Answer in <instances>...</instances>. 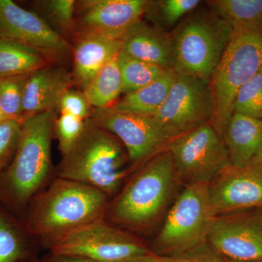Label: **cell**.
I'll list each match as a JSON object with an SVG mask.
<instances>
[{"label":"cell","mask_w":262,"mask_h":262,"mask_svg":"<svg viewBox=\"0 0 262 262\" xmlns=\"http://www.w3.org/2000/svg\"><path fill=\"white\" fill-rule=\"evenodd\" d=\"M29 75L0 78V108L5 116L22 122V99Z\"/></svg>","instance_id":"cell-27"},{"label":"cell","mask_w":262,"mask_h":262,"mask_svg":"<svg viewBox=\"0 0 262 262\" xmlns=\"http://www.w3.org/2000/svg\"><path fill=\"white\" fill-rule=\"evenodd\" d=\"M215 215L262 208V166L227 165L208 184Z\"/></svg>","instance_id":"cell-14"},{"label":"cell","mask_w":262,"mask_h":262,"mask_svg":"<svg viewBox=\"0 0 262 262\" xmlns=\"http://www.w3.org/2000/svg\"><path fill=\"white\" fill-rule=\"evenodd\" d=\"M178 182L172 155L164 149L129 177L103 218L132 233H147L166 211Z\"/></svg>","instance_id":"cell-2"},{"label":"cell","mask_w":262,"mask_h":262,"mask_svg":"<svg viewBox=\"0 0 262 262\" xmlns=\"http://www.w3.org/2000/svg\"><path fill=\"white\" fill-rule=\"evenodd\" d=\"M159 256L163 262H227L207 241L178 254Z\"/></svg>","instance_id":"cell-33"},{"label":"cell","mask_w":262,"mask_h":262,"mask_svg":"<svg viewBox=\"0 0 262 262\" xmlns=\"http://www.w3.org/2000/svg\"><path fill=\"white\" fill-rule=\"evenodd\" d=\"M232 31L230 24L211 10L189 15L171 34L172 69L178 75L190 76L209 83Z\"/></svg>","instance_id":"cell-6"},{"label":"cell","mask_w":262,"mask_h":262,"mask_svg":"<svg viewBox=\"0 0 262 262\" xmlns=\"http://www.w3.org/2000/svg\"><path fill=\"white\" fill-rule=\"evenodd\" d=\"M117 61L121 74L122 94H125L147 85L168 70L137 59L122 51L117 54Z\"/></svg>","instance_id":"cell-24"},{"label":"cell","mask_w":262,"mask_h":262,"mask_svg":"<svg viewBox=\"0 0 262 262\" xmlns=\"http://www.w3.org/2000/svg\"><path fill=\"white\" fill-rule=\"evenodd\" d=\"M252 163L258 164V165H261L262 166V149L261 151H260L259 154L256 156V158H255L254 160H253Z\"/></svg>","instance_id":"cell-36"},{"label":"cell","mask_w":262,"mask_h":262,"mask_svg":"<svg viewBox=\"0 0 262 262\" xmlns=\"http://www.w3.org/2000/svg\"><path fill=\"white\" fill-rule=\"evenodd\" d=\"M77 3L74 0H47L37 5L46 17L45 20L63 37V34H71L75 29Z\"/></svg>","instance_id":"cell-26"},{"label":"cell","mask_w":262,"mask_h":262,"mask_svg":"<svg viewBox=\"0 0 262 262\" xmlns=\"http://www.w3.org/2000/svg\"><path fill=\"white\" fill-rule=\"evenodd\" d=\"M87 120L67 113H60L54 125V136L58 141L61 155H65L80 138Z\"/></svg>","instance_id":"cell-30"},{"label":"cell","mask_w":262,"mask_h":262,"mask_svg":"<svg viewBox=\"0 0 262 262\" xmlns=\"http://www.w3.org/2000/svg\"><path fill=\"white\" fill-rule=\"evenodd\" d=\"M215 217L208 184L185 185L168 211L151 251L158 256H172L206 242Z\"/></svg>","instance_id":"cell-7"},{"label":"cell","mask_w":262,"mask_h":262,"mask_svg":"<svg viewBox=\"0 0 262 262\" xmlns=\"http://www.w3.org/2000/svg\"><path fill=\"white\" fill-rule=\"evenodd\" d=\"M134 173L121 141L88 119L82 134L54 170V177L82 183L114 198Z\"/></svg>","instance_id":"cell-4"},{"label":"cell","mask_w":262,"mask_h":262,"mask_svg":"<svg viewBox=\"0 0 262 262\" xmlns=\"http://www.w3.org/2000/svg\"><path fill=\"white\" fill-rule=\"evenodd\" d=\"M39 247L21 219L0 204V262L35 259Z\"/></svg>","instance_id":"cell-20"},{"label":"cell","mask_w":262,"mask_h":262,"mask_svg":"<svg viewBox=\"0 0 262 262\" xmlns=\"http://www.w3.org/2000/svg\"><path fill=\"white\" fill-rule=\"evenodd\" d=\"M167 149L179 182L185 185L208 184L231 164L223 139L211 123L176 138Z\"/></svg>","instance_id":"cell-9"},{"label":"cell","mask_w":262,"mask_h":262,"mask_svg":"<svg viewBox=\"0 0 262 262\" xmlns=\"http://www.w3.org/2000/svg\"><path fill=\"white\" fill-rule=\"evenodd\" d=\"M0 39L32 48L51 61L67 58L72 50L66 38L42 17L12 0H0Z\"/></svg>","instance_id":"cell-12"},{"label":"cell","mask_w":262,"mask_h":262,"mask_svg":"<svg viewBox=\"0 0 262 262\" xmlns=\"http://www.w3.org/2000/svg\"><path fill=\"white\" fill-rule=\"evenodd\" d=\"M120 51V41L94 33L80 32L73 50L74 81L84 89Z\"/></svg>","instance_id":"cell-18"},{"label":"cell","mask_w":262,"mask_h":262,"mask_svg":"<svg viewBox=\"0 0 262 262\" xmlns=\"http://www.w3.org/2000/svg\"><path fill=\"white\" fill-rule=\"evenodd\" d=\"M211 11L232 26L262 21V0H211Z\"/></svg>","instance_id":"cell-25"},{"label":"cell","mask_w":262,"mask_h":262,"mask_svg":"<svg viewBox=\"0 0 262 262\" xmlns=\"http://www.w3.org/2000/svg\"><path fill=\"white\" fill-rule=\"evenodd\" d=\"M177 75L173 69H168L159 78L134 92L125 94L107 110L152 117L166 99Z\"/></svg>","instance_id":"cell-21"},{"label":"cell","mask_w":262,"mask_h":262,"mask_svg":"<svg viewBox=\"0 0 262 262\" xmlns=\"http://www.w3.org/2000/svg\"><path fill=\"white\" fill-rule=\"evenodd\" d=\"M134 262H163L162 261L161 258H160L159 256L158 255L155 254L154 253H150V254L147 255V256H144V257H142L139 258V259L136 260V261Z\"/></svg>","instance_id":"cell-35"},{"label":"cell","mask_w":262,"mask_h":262,"mask_svg":"<svg viewBox=\"0 0 262 262\" xmlns=\"http://www.w3.org/2000/svg\"><path fill=\"white\" fill-rule=\"evenodd\" d=\"M120 41L121 51L129 56L165 69L173 67V38L158 26L141 20Z\"/></svg>","instance_id":"cell-17"},{"label":"cell","mask_w":262,"mask_h":262,"mask_svg":"<svg viewBox=\"0 0 262 262\" xmlns=\"http://www.w3.org/2000/svg\"><path fill=\"white\" fill-rule=\"evenodd\" d=\"M244 211L217 215L207 242L230 261L262 260L261 211Z\"/></svg>","instance_id":"cell-13"},{"label":"cell","mask_w":262,"mask_h":262,"mask_svg":"<svg viewBox=\"0 0 262 262\" xmlns=\"http://www.w3.org/2000/svg\"><path fill=\"white\" fill-rule=\"evenodd\" d=\"M57 110L60 113L70 114L83 120L91 118L94 113V108L90 104L83 91L80 92L72 89L62 96Z\"/></svg>","instance_id":"cell-32"},{"label":"cell","mask_w":262,"mask_h":262,"mask_svg":"<svg viewBox=\"0 0 262 262\" xmlns=\"http://www.w3.org/2000/svg\"><path fill=\"white\" fill-rule=\"evenodd\" d=\"M42 53L20 43L0 39V78L30 75L48 66Z\"/></svg>","instance_id":"cell-23"},{"label":"cell","mask_w":262,"mask_h":262,"mask_svg":"<svg viewBox=\"0 0 262 262\" xmlns=\"http://www.w3.org/2000/svg\"><path fill=\"white\" fill-rule=\"evenodd\" d=\"M39 262H99L91 259V258L82 257V256H72V255H57L48 253Z\"/></svg>","instance_id":"cell-34"},{"label":"cell","mask_w":262,"mask_h":262,"mask_svg":"<svg viewBox=\"0 0 262 262\" xmlns=\"http://www.w3.org/2000/svg\"><path fill=\"white\" fill-rule=\"evenodd\" d=\"M222 139L232 165H249L262 149V119L233 113Z\"/></svg>","instance_id":"cell-19"},{"label":"cell","mask_w":262,"mask_h":262,"mask_svg":"<svg viewBox=\"0 0 262 262\" xmlns=\"http://www.w3.org/2000/svg\"><path fill=\"white\" fill-rule=\"evenodd\" d=\"M117 56L103 66L83 89L84 94L90 104L96 110L111 108L122 94L121 74Z\"/></svg>","instance_id":"cell-22"},{"label":"cell","mask_w":262,"mask_h":262,"mask_svg":"<svg viewBox=\"0 0 262 262\" xmlns=\"http://www.w3.org/2000/svg\"><path fill=\"white\" fill-rule=\"evenodd\" d=\"M110 201L96 188L54 177L29 201L21 220L39 246L48 250L76 229L103 218Z\"/></svg>","instance_id":"cell-1"},{"label":"cell","mask_w":262,"mask_h":262,"mask_svg":"<svg viewBox=\"0 0 262 262\" xmlns=\"http://www.w3.org/2000/svg\"><path fill=\"white\" fill-rule=\"evenodd\" d=\"M74 79L58 67L46 66L29 75L22 99L24 120L44 112L56 110L58 103L71 89Z\"/></svg>","instance_id":"cell-16"},{"label":"cell","mask_w":262,"mask_h":262,"mask_svg":"<svg viewBox=\"0 0 262 262\" xmlns=\"http://www.w3.org/2000/svg\"><path fill=\"white\" fill-rule=\"evenodd\" d=\"M262 70V21L234 26L232 36L209 81L213 116L221 137L233 114L236 94Z\"/></svg>","instance_id":"cell-5"},{"label":"cell","mask_w":262,"mask_h":262,"mask_svg":"<svg viewBox=\"0 0 262 262\" xmlns=\"http://www.w3.org/2000/svg\"><path fill=\"white\" fill-rule=\"evenodd\" d=\"M21 262H39V259L35 258V259L27 260V261H24Z\"/></svg>","instance_id":"cell-38"},{"label":"cell","mask_w":262,"mask_h":262,"mask_svg":"<svg viewBox=\"0 0 262 262\" xmlns=\"http://www.w3.org/2000/svg\"><path fill=\"white\" fill-rule=\"evenodd\" d=\"M48 251L52 254L82 256L99 262H134L152 253L142 239L104 218L67 234Z\"/></svg>","instance_id":"cell-8"},{"label":"cell","mask_w":262,"mask_h":262,"mask_svg":"<svg viewBox=\"0 0 262 262\" xmlns=\"http://www.w3.org/2000/svg\"><path fill=\"white\" fill-rule=\"evenodd\" d=\"M212 116L209 84L190 76L177 75L166 99L151 117L172 141L210 123Z\"/></svg>","instance_id":"cell-10"},{"label":"cell","mask_w":262,"mask_h":262,"mask_svg":"<svg viewBox=\"0 0 262 262\" xmlns=\"http://www.w3.org/2000/svg\"><path fill=\"white\" fill-rule=\"evenodd\" d=\"M20 130V122L11 120L0 122V179L3 178L14 159Z\"/></svg>","instance_id":"cell-29"},{"label":"cell","mask_w":262,"mask_h":262,"mask_svg":"<svg viewBox=\"0 0 262 262\" xmlns=\"http://www.w3.org/2000/svg\"><path fill=\"white\" fill-rule=\"evenodd\" d=\"M9 120L10 119H8V117L5 116V114L3 113L1 108H0V122L5 121V120Z\"/></svg>","instance_id":"cell-37"},{"label":"cell","mask_w":262,"mask_h":262,"mask_svg":"<svg viewBox=\"0 0 262 262\" xmlns=\"http://www.w3.org/2000/svg\"><path fill=\"white\" fill-rule=\"evenodd\" d=\"M227 262H241V261H230V260H227ZM246 262H262V260H258V261H246Z\"/></svg>","instance_id":"cell-39"},{"label":"cell","mask_w":262,"mask_h":262,"mask_svg":"<svg viewBox=\"0 0 262 262\" xmlns=\"http://www.w3.org/2000/svg\"><path fill=\"white\" fill-rule=\"evenodd\" d=\"M150 0H85L77 3L81 32L119 40L149 13Z\"/></svg>","instance_id":"cell-15"},{"label":"cell","mask_w":262,"mask_h":262,"mask_svg":"<svg viewBox=\"0 0 262 262\" xmlns=\"http://www.w3.org/2000/svg\"><path fill=\"white\" fill-rule=\"evenodd\" d=\"M56 117V110H51L21 122L14 159L0 179V204L18 218H22L33 196L54 178L51 142Z\"/></svg>","instance_id":"cell-3"},{"label":"cell","mask_w":262,"mask_h":262,"mask_svg":"<svg viewBox=\"0 0 262 262\" xmlns=\"http://www.w3.org/2000/svg\"><path fill=\"white\" fill-rule=\"evenodd\" d=\"M233 113L262 119V70L239 90L234 98Z\"/></svg>","instance_id":"cell-28"},{"label":"cell","mask_w":262,"mask_h":262,"mask_svg":"<svg viewBox=\"0 0 262 262\" xmlns=\"http://www.w3.org/2000/svg\"><path fill=\"white\" fill-rule=\"evenodd\" d=\"M261 211V213H262V211Z\"/></svg>","instance_id":"cell-40"},{"label":"cell","mask_w":262,"mask_h":262,"mask_svg":"<svg viewBox=\"0 0 262 262\" xmlns=\"http://www.w3.org/2000/svg\"><path fill=\"white\" fill-rule=\"evenodd\" d=\"M91 118L121 141L134 172L171 141L151 117L94 108Z\"/></svg>","instance_id":"cell-11"},{"label":"cell","mask_w":262,"mask_h":262,"mask_svg":"<svg viewBox=\"0 0 262 262\" xmlns=\"http://www.w3.org/2000/svg\"><path fill=\"white\" fill-rule=\"evenodd\" d=\"M201 3L200 0L154 1L149 11L158 12L160 20L167 27H172L183 17L195 10Z\"/></svg>","instance_id":"cell-31"}]
</instances>
